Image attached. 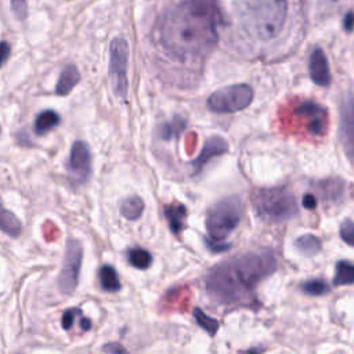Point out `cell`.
Listing matches in <instances>:
<instances>
[{
	"label": "cell",
	"mask_w": 354,
	"mask_h": 354,
	"mask_svg": "<svg viewBox=\"0 0 354 354\" xmlns=\"http://www.w3.org/2000/svg\"><path fill=\"white\" fill-rule=\"evenodd\" d=\"M218 21L216 0H184L163 15L159 40L167 53L180 59L202 58L217 41Z\"/></svg>",
	"instance_id": "1"
},
{
	"label": "cell",
	"mask_w": 354,
	"mask_h": 354,
	"mask_svg": "<svg viewBox=\"0 0 354 354\" xmlns=\"http://www.w3.org/2000/svg\"><path fill=\"white\" fill-rule=\"evenodd\" d=\"M275 270L277 260L271 252L245 253L213 267L206 277V292L220 304L243 303Z\"/></svg>",
	"instance_id": "2"
},
{
	"label": "cell",
	"mask_w": 354,
	"mask_h": 354,
	"mask_svg": "<svg viewBox=\"0 0 354 354\" xmlns=\"http://www.w3.org/2000/svg\"><path fill=\"white\" fill-rule=\"evenodd\" d=\"M235 15L243 30L253 39H275L285 26L288 0H234Z\"/></svg>",
	"instance_id": "3"
},
{
	"label": "cell",
	"mask_w": 354,
	"mask_h": 354,
	"mask_svg": "<svg viewBox=\"0 0 354 354\" xmlns=\"http://www.w3.org/2000/svg\"><path fill=\"white\" fill-rule=\"evenodd\" d=\"M243 213L242 202L231 195L214 203L206 214V245L212 252H225L231 246L224 243L228 235L239 225Z\"/></svg>",
	"instance_id": "4"
},
{
	"label": "cell",
	"mask_w": 354,
	"mask_h": 354,
	"mask_svg": "<svg viewBox=\"0 0 354 354\" xmlns=\"http://www.w3.org/2000/svg\"><path fill=\"white\" fill-rule=\"evenodd\" d=\"M252 205L259 217L272 223L290 220L299 212L296 198L286 187L260 188L253 191Z\"/></svg>",
	"instance_id": "5"
},
{
	"label": "cell",
	"mask_w": 354,
	"mask_h": 354,
	"mask_svg": "<svg viewBox=\"0 0 354 354\" xmlns=\"http://www.w3.org/2000/svg\"><path fill=\"white\" fill-rule=\"evenodd\" d=\"M253 88L239 83L218 88L207 98V108L217 113H232L242 111L253 101Z\"/></svg>",
	"instance_id": "6"
},
{
	"label": "cell",
	"mask_w": 354,
	"mask_h": 354,
	"mask_svg": "<svg viewBox=\"0 0 354 354\" xmlns=\"http://www.w3.org/2000/svg\"><path fill=\"white\" fill-rule=\"evenodd\" d=\"M127 61L129 47L126 40L118 37L111 43L109 50V77L113 93L124 100L127 95Z\"/></svg>",
	"instance_id": "7"
},
{
	"label": "cell",
	"mask_w": 354,
	"mask_h": 354,
	"mask_svg": "<svg viewBox=\"0 0 354 354\" xmlns=\"http://www.w3.org/2000/svg\"><path fill=\"white\" fill-rule=\"evenodd\" d=\"M82 259H83L82 243L75 238H69L65 248L62 268L58 277V288L64 295H71L75 292L79 283Z\"/></svg>",
	"instance_id": "8"
},
{
	"label": "cell",
	"mask_w": 354,
	"mask_h": 354,
	"mask_svg": "<svg viewBox=\"0 0 354 354\" xmlns=\"http://www.w3.org/2000/svg\"><path fill=\"white\" fill-rule=\"evenodd\" d=\"M339 140L346 156L354 162V97L351 94L340 104Z\"/></svg>",
	"instance_id": "9"
},
{
	"label": "cell",
	"mask_w": 354,
	"mask_h": 354,
	"mask_svg": "<svg viewBox=\"0 0 354 354\" xmlns=\"http://www.w3.org/2000/svg\"><path fill=\"white\" fill-rule=\"evenodd\" d=\"M68 171L73 181L79 184L87 183L91 176V153L86 142L76 141L69 153Z\"/></svg>",
	"instance_id": "10"
},
{
	"label": "cell",
	"mask_w": 354,
	"mask_h": 354,
	"mask_svg": "<svg viewBox=\"0 0 354 354\" xmlns=\"http://www.w3.org/2000/svg\"><path fill=\"white\" fill-rule=\"evenodd\" d=\"M308 72H310V77L311 80L322 87H326L330 84L332 76H330V69H329V64L326 59L325 53L322 51V48L315 47L308 58Z\"/></svg>",
	"instance_id": "11"
},
{
	"label": "cell",
	"mask_w": 354,
	"mask_h": 354,
	"mask_svg": "<svg viewBox=\"0 0 354 354\" xmlns=\"http://www.w3.org/2000/svg\"><path fill=\"white\" fill-rule=\"evenodd\" d=\"M228 149V144L227 141L223 138V137H218V136H213L210 138L206 140L201 153L198 155V158L192 162L194 165V169H195V173H199L203 166L213 158L216 156H220L223 153H225Z\"/></svg>",
	"instance_id": "12"
},
{
	"label": "cell",
	"mask_w": 354,
	"mask_h": 354,
	"mask_svg": "<svg viewBox=\"0 0 354 354\" xmlns=\"http://www.w3.org/2000/svg\"><path fill=\"white\" fill-rule=\"evenodd\" d=\"M297 113L301 118H306L308 122V130L315 134L319 136L324 133L325 130V111L318 106L314 102H303L299 108H297Z\"/></svg>",
	"instance_id": "13"
},
{
	"label": "cell",
	"mask_w": 354,
	"mask_h": 354,
	"mask_svg": "<svg viewBox=\"0 0 354 354\" xmlns=\"http://www.w3.org/2000/svg\"><path fill=\"white\" fill-rule=\"evenodd\" d=\"M165 217L169 223V228L174 235H178L184 228L187 218V207L181 203H169L165 206Z\"/></svg>",
	"instance_id": "14"
},
{
	"label": "cell",
	"mask_w": 354,
	"mask_h": 354,
	"mask_svg": "<svg viewBox=\"0 0 354 354\" xmlns=\"http://www.w3.org/2000/svg\"><path fill=\"white\" fill-rule=\"evenodd\" d=\"M346 184L342 178H326L318 183L319 195L328 202H339L343 198Z\"/></svg>",
	"instance_id": "15"
},
{
	"label": "cell",
	"mask_w": 354,
	"mask_h": 354,
	"mask_svg": "<svg viewBox=\"0 0 354 354\" xmlns=\"http://www.w3.org/2000/svg\"><path fill=\"white\" fill-rule=\"evenodd\" d=\"M80 73L73 65H68L59 75V79L55 86V93L58 95H66L72 91V88L79 83Z\"/></svg>",
	"instance_id": "16"
},
{
	"label": "cell",
	"mask_w": 354,
	"mask_h": 354,
	"mask_svg": "<svg viewBox=\"0 0 354 354\" xmlns=\"http://www.w3.org/2000/svg\"><path fill=\"white\" fill-rule=\"evenodd\" d=\"M0 231H3L11 238L19 236L22 231V224L19 218L12 212L3 207L1 203H0Z\"/></svg>",
	"instance_id": "17"
},
{
	"label": "cell",
	"mask_w": 354,
	"mask_h": 354,
	"mask_svg": "<svg viewBox=\"0 0 354 354\" xmlns=\"http://www.w3.org/2000/svg\"><path fill=\"white\" fill-rule=\"evenodd\" d=\"M333 286H344L354 283V264L347 260H340L335 267Z\"/></svg>",
	"instance_id": "18"
},
{
	"label": "cell",
	"mask_w": 354,
	"mask_h": 354,
	"mask_svg": "<svg viewBox=\"0 0 354 354\" xmlns=\"http://www.w3.org/2000/svg\"><path fill=\"white\" fill-rule=\"evenodd\" d=\"M295 245L300 253H303L304 256H308V257L318 254L322 248L319 238H317L313 234H304V235L297 236L295 241Z\"/></svg>",
	"instance_id": "19"
},
{
	"label": "cell",
	"mask_w": 354,
	"mask_h": 354,
	"mask_svg": "<svg viewBox=\"0 0 354 354\" xmlns=\"http://www.w3.org/2000/svg\"><path fill=\"white\" fill-rule=\"evenodd\" d=\"M144 212V202L140 196H129L120 205V213L127 220H137Z\"/></svg>",
	"instance_id": "20"
},
{
	"label": "cell",
	"mask_w": 354,
	"mask_h": 354,
	"mask_svg": "<svg viewBox=\"0 0 354 354\" xmlns=\"http://www.w3.org/2000/svg\"><path fill=\"white\" fill-rule=\"evenodd\" d=\"M100 282H101V286L104 290L106 292H118L120 289V282H119V277H118V272L116 270L109 266V264H105L100 268Z\"/></svg>",
	"instance_id": "21"
},
{
	"label": "cell",
	"mask_w": 354,
	"mask_h": 354,
	"mask_svg": "<svg viewBox=\"0 0 354 354\" xmlns=\"http://www.w3.org/2000/svg\"><path fill=\"white\" fill-rule=\"evenodd\" d=\"M59 123V116L54 111H43L35 120V131L37 134H46Z\"/></svg>",
	"instance_id": "22"
},
{
	"label": "cell",
	"mask_w": 354,
	"mask_h": 354,
	"mask_svg": "<svg viewBox=\"0 0 354 354\" xmlns=\"http://www.w3.org/2000/svg\"><path fill=\"white\" fill-rule=\"evenodd\" d=\"M127 257H129V263L138 270H147L152 264L151 253L142 248L130 249L127 253Z\"/></svg>",
	"instance_id": "23"
},
{
	"label": "cell",
	"mask_w": 354,
	"mask_h": 354,
	"mask_svg": "<svg viewBox=\"0 0 354 354\" xmlns=\"http://www.w3.org/2000/svg\"><path fill=\"white\" fill-rule=\"evenodd\" d=\"M194 318L196 321V324L205 330L207 332L210 336H214L218 330V321L216 318H212L209 317L203 310H201L199 307H195L194 308Z\"/></svg>",
	"instance_id": "24"
},
{
	"label": "cell",
	"mask_w": 354,
	"mask_h": 354,
	"mask_svg": "<svg viewBox=\"0 0 354 354\" xmlns=\"http://www.w3.org/2000/svg\"><path fill=\"white\" fill-rule=\"evenodd\" d=\"M300 289L310 296H324L329 293L330 286L322 279H310L300 285Z\"/></svg>",
	"instance_id": "25"
},
{
	"label": "cell",
	"mask_w": 354,
	"mask_h": 354,
	"mask_svg": "<svg viewBox=\"0 0 354 354\" xmlns=\"http://www.w3.org/2000/svg\"><path fill=\"white\" fill-rule=\"evenodd\" d=\"M339 235L344 243L354 248V221L344 220L339 227Z\"/></svg>",
	"instance_id": "26"
},
{
	"label": "cell",
	"mask_w": 354,
	"mask_h": 354,
	"mask_svg": "<svg viewBox=\"0 0 354 354\" xmlns=\"http://www.w3.org/2000/svg\"><path fill=\"white\" fill-rule=\"evenodd\" d=\"M184 129V123L181 120H177V122H171L170 124L165 126L163 130H162V136L165 140H169L171 136L174 134H178L181 130Z\"/></svg>",
	"instance_id": "27"
},
{
	"label": "cell",
	"mask_w": 354,
	"mask_h": 354,
	"mask_svg": "<svg viewBox=\"0 0 354 354\" xmlns=\"http://www.w3.org/2000/svg\"><path fill=\"white\" fill-rule=\"evenodd\" d=\"M76 314H80V310H77V308H69V310H66V311L62 314L61 324H62V328H64L65 330H68V329L72 328Z\"/></svg>",
	"instance_id": "28"
},
{
	"label": "cell",
	"mask_w": 354,
	"mask_h": 354,
	"mask_svg": "<svg viewBox=\"0 0 354 354\" xmlns=\"http://www.w3.org/2000/svg\"><path fill=\"white\" fill-rule=\"evenodd\" d=\"M102 351L106 354H129L127 348H124L120 343L118 342H109L106 344H104Z\"/></svg>",
	"instance_id": "29"
},
{
	"label": "cell",
	"mask_w": 354,
	"mask_h": 354,
	"mask_svg": "<svg viewBox=\"0 0 354 354\" xmlns=\"http://www.w3.org/2000/svg\"><path fill=\"white\" fill-rule=\"evenodd\" d=\"M11 7H12V11L15 12V15L19 18V19H24L26 17V1L25 0H11Z\"/></svg>",
	"instance_id": "30"
},
{
	"label": "cell",
	"mask_w": 354,
	"mask_h": 354,
	"mask_svg": "<svg viewBox=\"0 0 354 354\" xmlns=\"http://www.w3.org/2000/svg\"><path fill=\"white\" fill-rule=\"evenodd\" d=\"M301 205L306 209H315L317 207V198L313 194H306L301 199Z\"/></svg>",
	"instance_id": "31"
},
{
	"label": "cell",
	"mask_w": 354,
	"mask_h": 354,
	"mask_svg": "<svg viewBox=\"0 0 354 354\" xmlns=\"http://www.w3.org/2000/svg\"><path fill=\"white\" fill-rule=\"evenodd\" d=\"M10 55V44L7 41H0V68Z\"/></svg>",
	"instance_id": "32"
},
{
	"label": "cell",
	"mask_w": 354,
	"mask_h": 354,
	"mask_svg": "<svg viewBox=\"0 0 354 354\" xmlns=\"http://www.w3.org/2000/svg\"><path fill=\"white\" fill-rule=\"evenodd\" d=\"M80 328H82L83 330H88V329L91 328V321H90L88 318L83 317V318L80 319Z\"/></svg>",
	"instance_id": "33"
},
{
	"label": "cell",
	"mask_w": 354,
	"mask_h": 354,
	"mask_svg": "<svg viewBox=\"0 0 354 354\" xmlns=\"http://www.w3.org/2000/svg\"><path fill=\"white\" fill-rule=\"evenodd\" d=\"M353 22H354V17H353V14H348V15L346 17V28H347L348 30L353 28Z\"/></svg>",
	"instance_id": "34"
},
{
	"label": "cell",
	"mask_w": 354,
	"mask_h": 354,
	"mask_svg": "<svg viewBox=\"0 0 354 354\" xmlns=\"http://www.w3.org/2000/svg\"><path fill=\"white\" fill-rule=\"evenodd\" d=\"M321 1H326V3H329V4H335V3H340L342 0H321ZM344 1V0H343Z\"/></svg>",
	"instance_id": "35"
},
{
	"label": "cell",
	"mask_w": 354,
	"mask_h": 354,
	"mask_svg": "<svg viewBox=\"0 0 354 354\" xmlns=\"http://www.w3.org/2000/svg\"><path fill=\"white\" fill-rule=\"evenodd\" d=\"M246 354H261V350H250V351L246 353Z\"/></svg>",
	"instance_id": "36"
}]
</instances>
